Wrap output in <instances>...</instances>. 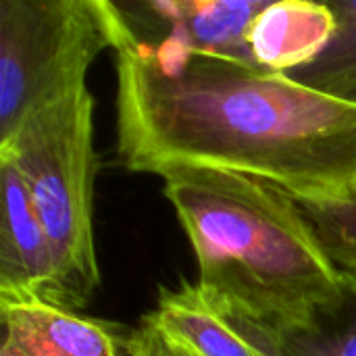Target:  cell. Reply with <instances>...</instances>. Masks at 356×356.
Here are the masks:
<instances>
[{"label":"cell","instance_id":"cell-14","mask_svg":"<svg viewBox=\"0 0 356 356\" xmlns=\"http://www.w3.org/2000/svg\"><path fill=\"white\" fill-rule=\"evenodd\" d=\"M0 356H10V355H6V353H2V350H0Z\"/></svg>","mask_w":356,"mask_h":356},{"label":"cell","instance_id":"cell-5","mask_svg":"<svg viewBox=\"0 0 356 356\" xmlns=\"http://www.w3.org/2000/svg\"><path fill=\"white\" fill-rule=\"evenodd\" d=\"M269 0H134L115 2L121 29L140 44L254 63L248 33Z\"/></svg>","mask_w":356,"mask_h":356},{"label":"cell","instance_id":"cell-1","mask_svg":"<svg viewBox=\"0 0 356 356\" xmlns=\"http://www.w3.org/2000/svg\"><path fill=\"white\" fill-rule=\"evenodd\" d=\"M113 13L117 154L127 171L240 173L311 204L356 194V102L252 63L134 42L115 2Z\"/></svg>","mask_w":356,"mask_h":356},{"label":"cell","instance_id":"cell-8","mask_svg":"<svg viewBox=\"0 0 356 356\" xmlns=\"http://www.w3.org/2000/svg\"><path fill=\"white\" fill-rule=\"evenodd\" d=\"M2 346L10 356H127L121 327L44 300H0Z\"/></svg>","mask_w":356,"mask_h":356},{"label":"cell","instance_id":"cell-4","mask_svg":"<svg viewBox=\"0 0 356 356\" xmlns=\"http://www.w3.org/2000/svg\"><path fill=\"white\" fill-rule=\"evenodd\" d=\"M113 42L108 0H0V142L31 111L88 79Z\"/></svg>","mask_w":356,"mask_h":356},{"label":"cell","instance_id":"cell-13","mask_svg":"<svg viewBox=\"0 0 356 356\" xmlns=\"http://www.w3.org/2000/svg\"><path fill=\"white\" fill-rule=\"evenodd\" d=\"M127 356H192L184 348L167 340L161 332H156L144 319L136 330H129Z\"/></svg>","mask_w":356,"mask_h":356},{"label":"cell","instance_id":"cell-3","mask_svg":"<svg viewBox=\"0 0 356 356\" xmlns=\"http://www.w3.org/2000/svg\"><path fill=\"white\" fill-rule=\"evenodd\" d=\"M0 161L21 173L35 213L52 242L73 309L100 284L94 242V98L88 79L31 111L0 142Z\"/></svg>","mask_w":356,"mask_h":356},{"label":"cell","instance_id":"cell-2","mask_svg":"<svg viewBox=\"0 0 356 356\" xmlns=\"http://www.w3.org/2000/svg\"><path fill=\"white\" fill-rule=\"evenodd\" d=\"M159 177L192 244L200 286L275 332L340 292L344 271L284 190L215 169L177 167Z\"/></svg>","mask_w":356,"mask_h":356},{"label":"cell","instance_id":"cell-7","mask_svg":"<svg viewBox=\"0 0 356 356\" xmlns=\"http://www.w3.org/2000/svg\"><path fill=\"white\" fill-rule=\"evenodd\" d=\"M0 300H44L73 311L52 242L8 161H0Z\"/></svg>","mask_w":356,"mask_h":356},{"label":"cell","instance_id":"cell-12","mask_svg":"<svg viewBox=\"0 0 356 356\" xmlns=\"http://www.w3.org/2000/svg\"><path fill=\"white\" fill-rule=\"evenodd\" d=\"M298 204L332 261L356 275V194L338 202Z\"/></svg>","mask_w":356,"mask_h":356},{"label":"cell","instance_id":"cell-11","mask_svg":"<svg viewBox=\"0 0 356 356\" xmlns=\"http://www.w3.org/2000/svg\"><path fill=\"white\" fill-rule=\"evenodd\" d=\"M327 4L336 17L330 44L315 60L288 77L321 94L356 102V0H327Z\"/></svg>","mask_w":356,"mask_h":356},{"label":"cell","instance_id":"cell-6","mask_svg":"<svg viewBox=\"0 0 356 356\" xmlns=\"http://www.w3.org/2000/svg\"><path fill=\"white\" fill-rule=\"evenodd\" d=\"M142 319L192 356H282L273 327L200 284L161 286Z\"/></svg>","mask_w":356,"mask_h":356},{"label":"cell","instance_id":"cell-10","mask_svg":"<svg viewBox=\"0 0 356 356\" xmlns=\"http://www.w3.org/2000/svg\"><path fill=\"white\" fill-rule=\"evenodd\" d=\"M282 356H356V275L344 271L340 292L300 323L277 332Z\"/></svg>","mask_w":356,"mask_h":356},{"label":"cell","instance_id":"cell-9","mask_svg":"<svg viewBox=\"0 0 356 356\" xmlns=\"http://www.w3.org/2000/svg\"><path fill=\"white\" fill-rule=\"evenodd\" d=\"M336 31V17L327 2L269 0L254 19L248 46L259 67L292 73L315 60Z\"/></svg>","mask_w":356,"mask_h":356}]
</instances>
